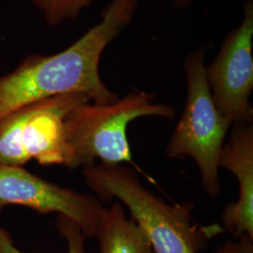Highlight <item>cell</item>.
Wrapping results in <instances>:
<instances>
[{
    "instance_id": "obj_12",
    "label": "cell",
    "mask_w": 253,
    "mask_h": 253,
    "mask_svg": "<svg viewBox=\"0 0 253 253\" xmlns=\"http://www.w3.org/2000/svg\"><path fill=\"white\" fill-rule=\"evenodd\" d=\"M215 253H253V236L245 234L236 240H227L217 247Z\"/></svg>"
},
{
    "instance_id": "obj_6",
    "label": "cell",
    "mask_w": 253,
    "mask_h": 253,
    "mask_svg": "<svg viewBox=\"0 0 253 253\" xmlns=\"http://www.w3.org/2000/svg\"><path fill=\"white\" fill-rule=\"evenodd\" d=\"M20 206L42 215L57 213L73 219L85 238H95L106 210L96 196L45 180L25 167L0 163V213Z\"/></svg>"
},
{
    "instance_id": "obj_10",
    "label": "cell",
    "mask_w": 253,
    "mask_h": 253,
    "mask_svg": "<svg viewBox=\"0 0 253 253\" xmlns=\"http://www.w3.org/2000/svg\"><path fill=\"white\" fill-rule=\"evenodd\" d=\"M58 233L63 236L68 245L67 253H87L85 250V236L81 228L73 219L58 215L55 220ZM0 253H27L22 252L14 245L9 232L0 226Z\"/></svg>"
},
{
    "instance_id": "obj_2",
    "label": "cell",
    "mask_w": 253,
    "mask_h": 253,
    "mask_svg": "<svg viewBox=\"0 0 253 253\" xmlns=\"http://www.w3.org/2000/svg\"><path fill=\"white\" fill-rule=\"evenodd\" d=\"M84 183L100 202L117 198L142 228L154 253H199L225 231L221 225L194 223L192 202L169 205L143 186L122 164L94 163L82 168Z\"/></svg>"
},
{
    "instance_id": "obj_8",
    "label": "cell",
    "mask_w": 253,
    "mask_h": 253,
    "mask_svg": "<svg viewBox=\"0 0 253 253\" xmlns=\"http://www.w3.org/2000/svg\"><path fill=\"white\" fill-rule=\"evenodd\" d=\"M221 147L218 168L233 172L239 186V197L227 205L222 212V228L238 238L253 236V122L236 123Z\"/></svg>"
},
{
    "instance_id": "obj_1",
    "label": "cell",
    "mask_w": 253,
    "mask_h": 253,
    "mask_svg": "<svg viewBox=\"0 0 253 253\" xmlns=\"http://www.w3.org/2000/svg\"><path fill=\"white\" fill-rule=\"evenodd\" d=\"M139 0H112L101 21L62 52L31 54L9 73L0 76V119L40 100L80 93L92 103L108 105L119 100L100 75L105 48L127 27Z\"/></svg>"
},
{
    "instance_id": "obj_13",
    "label": "cell",
    "mask_w": 253,
    "mask_h": 253,
    "mask_svg": "<svg viewBox=\"0 0 253 253\" xmlns=\"http://www.w3.org/2000/svg\"><path fill=\"white\" fill-rule=\"evenodd\" d=\"M172 2H173V5L175 8L184 9L190 5V3L192 2V0H172Z\"/></svg>"
},
{
    "instance_id": "obj_11",
    "label": "cell",
    "mask_w": 253,
    "mask_h": 253,
    "mask_svg": "<svg viewBox=\"0 0 253 253\" xmlns=\"http://www.w3.org/2000/svg\"><path fill=\"white\" fill-rule=\"evenodd\" d=\"M94 0H33L42 11L46 23L58 26L66 20L77 18L83 9L89 7Z\"/></svg>"
},
{
    "instance_id": "obj_9",
    "label": "cell",
    "mask_w": 253,
    "mask_h": 253,
    "mask_svg": "<svg viewBox=\"0 0 253 253\" xmlns=\"http://www.w3.org/2000/svg\"><path fill=\"white\" fill-rule=\"evenodd\" d=\"M99 253H154L142 228L126 217L120 202L106 208L96 237Z\"/></svg>"
},
{
    "instance_id": "obj_7",
    "label": "cell",
    "mask_w": 253,
    "mask_h": 253,
    "mask_svg": "<svg viewBox=\"0 0 253 253\" xmlns=\"http://www.w3.org/2000/svg\"><path fill=\"white\" fill-rule=\"evenodd\" d=\"M253 0H247L241 24L227 36L214 62L207 67L214 103L233 125L253 122Z\"/></svg>"
},
{
    "instance_id": "obj_4",
    "label": "cell",
    "mask_w": 253,
    "mask_h": 253,
    "mask_svg": "<svg viewBox=\"0 0 253 253\" xmlns=\"http://www.w3.org/2000/svg\"><path fill=\"white\" fill-rule=\"evenodd\" d=\"M205 55L206 48L202 47L185 59L187 100L165 153L174 160L192 158L199 168L203 189L215 198L220 193L218 157L233 124L214 103L207 78Z\"/></svg>"
},
{
    "instance_id": "obj_3",
    "label": "cell",
    "mask_w": 253,
    "mask_h": 253,
    "mask_svg": "<svg viewBox=\"0 0 253 253\" xmlns=\"http://www.w3.org/2000/svg\"><path fill=\"white\" fill-rule=\"evenodd\" d=\"M159 117L172 119L171 105L156 103L152 94L132 90L108 105L86 102L73 109L65 118L64 127L73 156V169L96 163H131L126 126L136 118Z\"/></svg>"
},
{
    "instance_id": "obj_5",
    "label": "cell",
    "mask_w": 253,
    "mask_h": 253,
    "mask_svg": "<svg viewBox=\"0 0 253 253\" xmlns=\"http://www.w3.org/2000/svg\"><path fill=\"white\" fill-rule=\"evenodd\" d=\"M91 102L80 93L40 100L0 119V163L25 167L30 161L42 166L63 165L73 169L64 122L71 111Z\"/></svg>"
}]
</instances>
